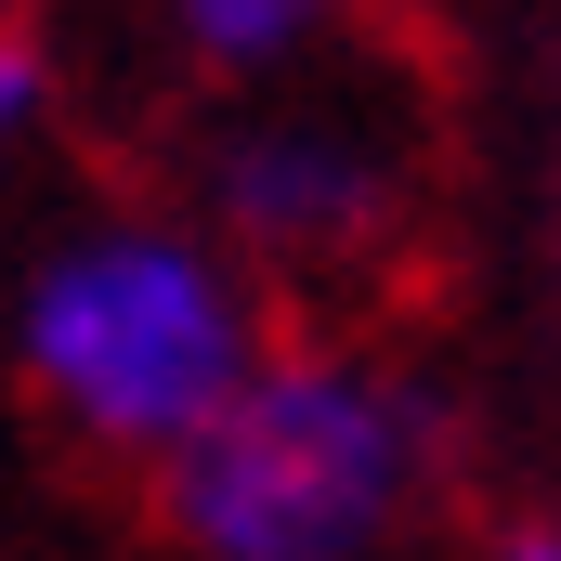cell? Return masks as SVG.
Segmentation results:
<instances>
[{
	"instance_id": "cell-3",
	"label": "cell",
	"mask_w": 561,
	"mask_h": 561,
	"mask_svg": "<svg viewBox=\"0 0 561 561\" xmlns=\"http://www.w3.org/2000/svg\"><path fill=\"white\" fill-rule=\"evenodd\" d=\"M209 209H222V236L262 249V262H340L353 236H379L392 157L353 131V118L262 105V118H236L222 157H209Z\"/></svg>"
},
{
	"instance_id": "cell-6",
	"label": "cell",
	"mask_w": 561,
	"mask_h": 561,
	"mask_svg": "<svg viewBox=\"0 0 561 561\" xmlns=\"http://www.w3.org/2000/svg\"><path fill=\"white\" fill-rule=\"evenodd\" d=\"M496 561H561V536H549V523H536V536H510V549H496Z\"/></svg>"
},
{
	"instance_id": "cell-4",
	"label": "cell",
	"mask_w": 561,
	"mask_h": 561,
	"mask_svg": "<svg viewBox=\"0 0 561 561\" xmlns=\"http://www.w3.org/2000/svg\"><path fill=\"white\" fill-rule=\"evenodd\" d=\"M157 13H170L183 66H209V79H275L340 26V0H157Z\"/></svg>"
},
{
	"instance_id": "cell-5",
	"label": "cell",
	"mask_w": 561,
	"mask_h": 561,
	"mask_svg": "<svg viewBox=\"0 0 561 561\" xmlns=\"http://www.w3.org/2000/svg\"><path fill=\"white\" fill-rule=\"evenodd\" d=\"M39 105H53V66H39V39H26V26H0V157L39 131Z\"/></svg>"
},
{
	"instance_id": "cell-2",
	"label": "cell",
	"mask_w": 561,
	"mask_h": 561,
	"mask_svg": "<svg viewBox=\"0 0 561 561\" xmlns=\"http://www.w3.org/2000/svg\"><path fill=\"white\" fill-rule=\"evenodd\" d=\"M431 470L405 379L353 353H262V379L170 457V523L196 561H366Z\"/></svg>"
},
{
	"instance_id": "cell-1",
	"label": "cell",
	"mask_w": 561,
	"mask_h": 561,
	"mask_svg": "<svg viewBox=\"0 0 561 561\" xmlns=\"http://www.w3.org/2000/svg\"><path fill=\"white\" fill-rule=\"evenodd\" d=\"M262 300L222 262V236L196 222H79L26 300H13V366L53 419L105 457H183L196 431L222 419L262 379Z\"/></svg>"
}]
</instances>
